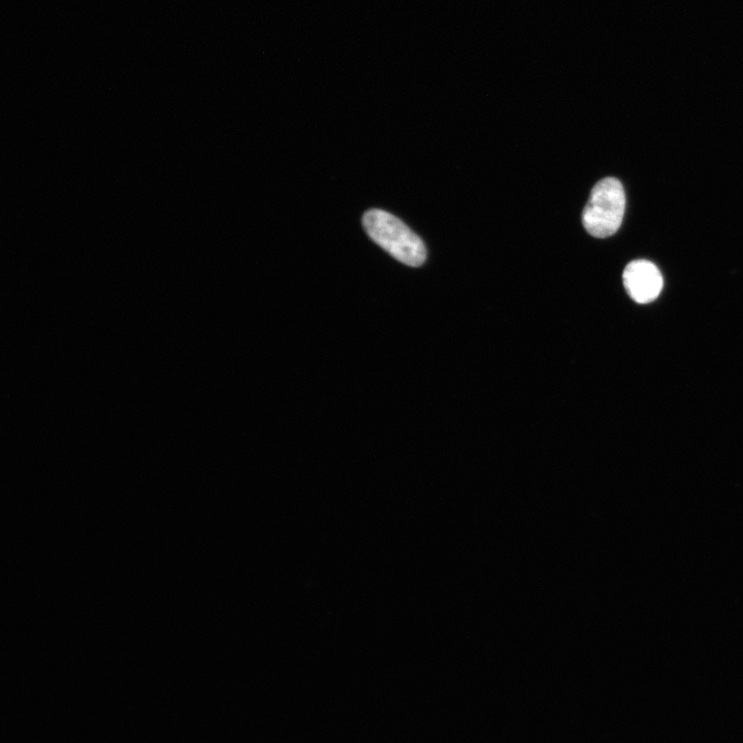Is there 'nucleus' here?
<instances>
[{
    "instance_id": "f03ea898",
    "label": "nucleus",
    "mask_w": 743,
    "mask_h": 743,
    "mask_svg": "<svg viewBox=\"0 0 743 743\" xmlns=\"http://www.w3.org/2000/svg\"><path fill=\"white\" fill-rule=\"evenodd\" d=\"M626 210L623 184L616 178L598 182L583 213V224L593 237L605 239L621 228Z\"/></svg>"
},
{
    "instance_id": "f257e3e1",
    "label": "nucleus",
    "mask_w": 743,
    "mask_h": 743,
    "mask_svg": "<svg viewBox=\"0 0 743 743\" xmlns=\"http://www.w3.org/2000/svg\"><path fill=\"white\" fill-rule=\"evenodd\" d=\"M366 233L397 261L409 267H421L427 260V249L421 238L391 213L373 209L365 213Z\"/></svg>"
},
{
    "instance_id": "7ed1b4c3",
    "label": "nucleus",
    "mask_w": 743,
    "mask_h": 743,
    "mask_svg": "<svg viewBox=\"0 0 743 743\" xmlns=\"http://www.w3.org/2000/svg\"><path fill=\"white\" fill-rule=\"evenodd\" d=\"M627 293L638 304L655 301L663 289L660 270L651 262L638 260L630 263L623 274Z\"/></svg>"
}]
</instances>
